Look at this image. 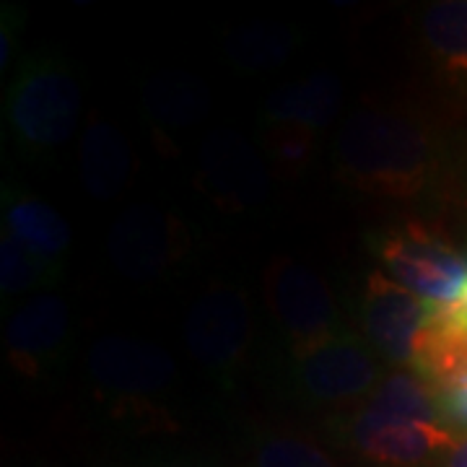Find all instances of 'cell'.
<instances>
[{"instance_id": "obj_26", "label": "cell", "mask_w": 467, "mask_h": 467, "mask_svg": "<svg viewBox=\"0 0 467 467\" xmlns=\"http://www.w3.org/2000/svg\"><path fill=\"white\" fill-rule=\"evenodd\" d=\"M150 467H211L201 462V460H187V457H174V460H161V462H153Z\"/></svg>"}, {"instance_id": "obj_3", "label": "cell", "mask_w": 467, "mask_h": 467, "mask_svg": "<svg viewBox=\"0 0 467 467\" xmlns=\"http://www.w3.org/2000/svg\"><path fill=\"white\" fill-rule=\"evenodd\" d=\"M389 278L429 304L436 317L467 322V252L420 221H402L368 239Z\"/></svg>"}, {"instance_id": "obj_20", "label": "cell", "mask_w": 467, "mask_h": 467, "mask_svg": "<svg viewBox=\"0 0 467 467\" xmlns=\"http://www.w3.org/2000/svg\"><path fill=\"white\" fill-rule=\"evenodd\" d=\"M252 467H337L327 451H322L306 436H263L252 454Z\"/></svg>"}, {"instance_id": "obj_4", "label": "cell", "mask_w": 467, "mask_h": 467, "mask_svg": "<svg viewBox=\"0 0 467 467\" xmlns=\"http://www.w3.org/2000/svg\"><path fill=\"white\" fill-rule=\"evenodd\" d=\"M81 119V86L63 57L29 55L5 91V122L18 149L45 153L60 149Z\"/></svg>"}, {"instance_id": "obj_21", "label": "cell", "mask_w": 467, "mask_h": 467, "mask_svg": "<svg viewBox=\"0 0 467 467\" xmlns=\"http://www.w3.org/2000/svg\"><path fill=\"white\" fill-rule=\"evenodd\" d=\"M150 109L159 122H169V125H190L195 119H201L205 107H208V94L201 84L195 81H169V86L156 84L153 91L149 94Z\"/></svg>"}, {"instance_id": "obj_7", "label": "cell", "mask_w": 467, "mask_h": 467, "mask_svg": "<svg viewBox=\"0 0 467 467\" xmlns=\"http://www.w3.org/2000/svg\"><path fill=\"white\" fill-rule=\"evenodd\" d=\"M184 348L216 379L229 382L252 346V309L242 288L213 284L202 291L184 317Z\"/></svg>"}, {"instance_id": "obj_10", "label": "cell", "mask_w": 467, "mask_h": 467, "mask_svg": "<svg viewBox=\"0 0 467 467\" xmlns=\"http://www.w3.org/2000/svg\"><path fill=\"white\" fill-rule=\"evenodd\" d=\"M429 317H431L429 304L418 299L413 291H408L382 270L368 273L361 291L358 319H361L364 340L384 364L395 368H410L418 335Z\"/></svg>"}, {"instance_id": "obj_6", "label": "cell", "mask_w": 467, "mask_h": 467, "mask_svg": "<svg viewBox=\"0 0 467 467\" xmlns=\"http://www.w3.org/2000/svg\"><path fill=\"white\" fill-rule=\"evenodd\" d=\"M382 358L371 350L364 335L343 333L315 348L294 356L291 384L301 400L315 408H356L379 387Z\"/></svg>"}, {"instance_id": "obj_24", "label": "cell", "mask_w": 467, "mask_h": 467, "mask_svg": "<svg viewBox=\"0 0 467 467\" xmlns=\"http://www.w3.org/2000/svg\"><path fill=\"white\" fill-rule=\"evenodd\" d=\"M0 29H3L0 66H3V70H5V67H8V60L14 57V50H16V39H18V16L11 11V8H5V11H3V24H0Z\"/></svg>"}, {"instance_id": "obj_18", "label": "cell", "mask_w": 467, "mask_h": 467, "mask_svg": "<svg viewBox=\"0 0 467 467\" xmlns=\"http://www.w3.org/2000/svg\"><path fill=\"white\" fill-rule=\"evenodd\" d=\"M296 47V34L281 24H252L226 36V57L239 70H270L284 66Z\"/></svg>"}, {"instance_id": "obj_13", "label": "cell", "mask_w": 467, "mask_h": 467, "mask_svg": "<svg viewBox=\"0 0 467 467\" xmlns=\"http://www.w3.org/2000/svg\"><path fill=\"white\" fill-rule=\"evenodd\" d=\"M0 211L3 234L14 236L24 250L32 252L57 281L66 270L67 252L73 244V234L63 213H57L50 202L21 190L18 184L8 182L3 184Z\"/></svg>"}, {"instance_id": "obj_9", "label": "cell", "mask_w": 467, "mask_h": 467, "mask_svg": "<svg viewBox=\"0 0 467 467\" xmlns=\"http://www.w3.org/2000/svg\"><path fill=\"white\" fill-rule=\"evenodd\" d=\"M107 250L122 278L159 284L184 260L190 236L180 218L149 202H133L115 218Z\"/></svg>"}, {"instance_id": "obj_16", "label": "cell", "mask_w": 467, "mask_h": 467, "mask_svg": "<svg viewBox=\"0 0 467 467\" xmlns=\"http://www.w3.org/2000/svg\"><path fill=\"white\" fill-rule=\"evenodd\" d=\"M78 169L86 192L94 201H115L130 182L133 156L112 122L94 117L86 125L78 150Z\"/></svg>"}, {"instance_id": "obj_12", "label": "cell", "mask_w": 467, "mask_h": 467, "mask_svg": "<svg viewBox=\"0 0 467 467\" xmlns=\"http://www.w3.org/2000/svg\"><path fill=\"white\" fill-rule=\"evenodd\" d=\"M201 182L226 211H250L267 192L265 169L247 140L213 133L201 150Z\"/></svg>"}, {"instance_id": "obj_22", "label": "cell", "mask_w": 467, "mask_h": 467, "mask_svg": "<svg viewBox=\"0 0 467 467\" xmlns=\"http://www.w3.org/2000/svg\"><path fill=\"white\" fill-rule=\"evenodd\" d=\"M267 150L270 156L285 169V171H299L306 167V161L315 153L317 135L294 130V128H265Z\"/></svg>"}, {"instance_id": "obj_17", "label": "cell", "mask_w": 467, "mask_h": 467, "mask_svg": "<svg viewBox=\"0 0 467 467\" xmlns=\"http://www.w3.org/2000/svg\"><path fill=\"white\" fill-rule=\"evenodd\" d=\"M410 371H416L436 395L465 384L467 322L431 315L418 335Z\"/></svg>"}, {"instance_id": "obj_23", "label": "cell", "mask_w": 467, "mask_h": 467, "mask_svg": "<svg viewBox=\"0 0 467 467\" xmlns=\"http://www.w3.org/2000/svg\"><path fill=\"white\" fill-rule=\"evenodd\" d=\"M439 398V408H441V416L450 423L457 434L467 431V382L454 387L450 392H441L436 395Z\"/></svg>"}, {"instance_id": "obj_8", "label": "cell", "mask_w": 467, "mask_h": 467, "mask_svg": "<svg viewBox=\"0 0 467 467\" xmlns=\"http://www.w3.org/2000/svg\"><path fill=\"white\" fill-rule=\"evenodd\" d=\"M267 309L284 333L291 356L343 333L330 288L315 270L294 257H275L265 270Z\"/></svg>"}, {"instance_id": "obj_19", "label": "cell", "mask_w": 467, "mask_h": 467, "mask_svg": "<svg viewBox=\"0 0 467 467\" xmlns=\"http://www.w3.org/2000/svg\"><path fill=\"white\" fill-rule=\"evenodd\" d=\"M55 284L50 270L32 252H26L14 236L0 232V294L3 299H16L34 288Z\"/></svg>"}, {"instance_id": "obj_25", "label": "cell", "mask_w": 467, "mask_h": 467, "mask_svg": "<svg viewBox=\"0 0 467 467\" xmlns=\"http://www.w3.org/2000/svg\"><path fill=\"white\" fill-rule=\"evenodd\" d=\"M436 467H467V431L457 436L454 447L447 451V457Z\"/></svg>"}, {"instance_id": "obj_2", "label": "cell", "mask_w": 467, "mask_h": 467, "mask_svg": "<svg viewBox=\"0 0 467 467\" xmlns=\"http://www.w3.org/2000/svg\"><path fill=\"white\" fill-rule=\"evenodd\" d=\"M340 436L374 467L439 465L457 441L436 392L410 368H395L340 418Z\"/></svg>"}, {"instance_id": "obj_5", "label": "cell", "mask_w": 467, "mask_h": 467, "mask_svg": "<svg viewBox=\"0 0 467 467\" xmlns=\"http://www.w3.org/2000/svg\"><path fill=\"white\" fill-rule=\"evenodd\" d=\"M86 374L97 400L115 413L153 410L177 379L171 353L128 335L99 337L86 356Z\"/></svg>"}, {"instance_id": "obj_15", "label": "cell", "mask_w": 467, "mask_h": 467, "mask_svg": "<svg viewBox=\"0 0 467 467\" xmlns=\"http://www.w3.org/2000/svg\"><path fill=\"white\" fill-rule=\"evenodd\" d=\"M343 84L335 73H312L281 86L267 97L263 107L265 128H294L317 135L337 115Z\"/></svg>"}, {"instance_id": "obj_11", "label": "cell", "mask_w": 467, "mask_h": 467, "mask_svg": "<svg viewBox=\"0 0 467 467\" xmlns=\"http://www.w3.org/2000/svg\"><path fill=\"white\" fill-rule=\"evenodd\" d=\"M70 306L63 296L36 294L5 319V356L24 379H50L63 367L70 343Z\"/></svg>"}, {"instance_id": "obj_14", "label": "cell", "mask_w": 467, "mask_h": 467, "mask_svg": "<svg viewBox=\"0 0 467 467\" xmlns=\"http://www.w3.org/2000/svg\"><path fill=\"white\" fill-rule=\"evenodd\" d=\"M418 39L439 84L467 101V0L429 3L418 16Z\"/></svg>"}, {"instance_id": "obj_1", "label": "cell", "mask_w": 467, "mask_h": 467, "mask_svg": "<svg viewBox=\"0 0 467 467\" xmlns=\"http://www.w3.org/2000/svg\"><path fill=\"white\" fill-rule=\"evenodd\" d=\"M333 167L340 182L387 201H416L439 187L447 150L423 115L400 107H358L335 138Z\"/></svg>"}]
</instances>
